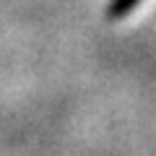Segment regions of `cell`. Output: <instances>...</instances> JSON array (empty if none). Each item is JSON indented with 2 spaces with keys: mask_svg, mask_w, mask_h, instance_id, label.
Instances as JSON below:
<instances>
[{
  "mask_svg": "<svg viewBox=\"0 0 156 156\" xmlns=\"http://www.w3.org/2000/svg\"><path fill=\"white\" fill-rule=\"evenodd\" d=\"M140 3H143V0H109L107 18H109V21H120V18H125L128 13H133Z\"/></svg>",
  "mask_w": 156,
  "mask_h": 156,
  "instance_id": "6da1fadb",
  "label": "cell"
}]
</instances>
